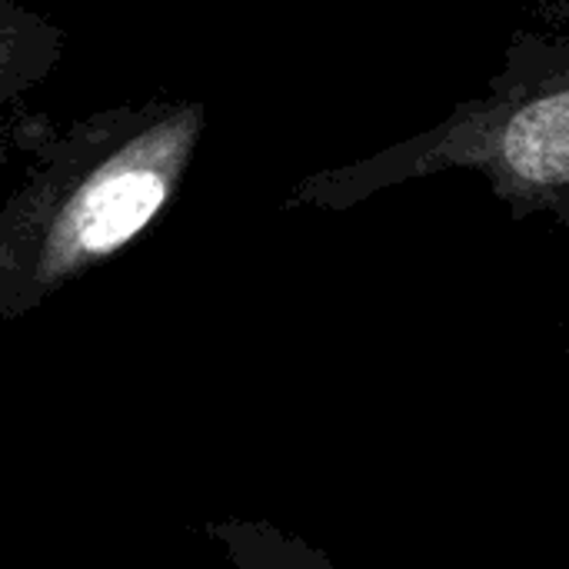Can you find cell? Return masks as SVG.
Instances as JSON below:
<instances>
[{
  "label": "cell",
  "instance_id": "1",
  "mask_svg": "<svg viewBox=\"0 0 569 569\" xmlns=\"http://www.w3.org/2000/svg\"><path fill=\"white\" fill-rule=\"evenodd\" d=\"M193 140L177 117L17 200L0 243V320H20L63 283L123 250L170 200Z\"/></svg>",
  "mask_w": 569,
  "mask_h": 569
},
{
  "label": "cell",
  "instance_id": "2",
  "mask_svg": "<svg viewBox=\"0 0 569 569\" xmlns=\"http://www.w3.org/2000/svg\"><path fill=\"white\" fill-rule=\"evenodd\" d=\"M203 533L227 553L233 569H337L333 560L303 537L283 533L270 520H213Z\"/></svg>",
  "mask_w": 569,
  "mask_h": 569
}]
</instances>
